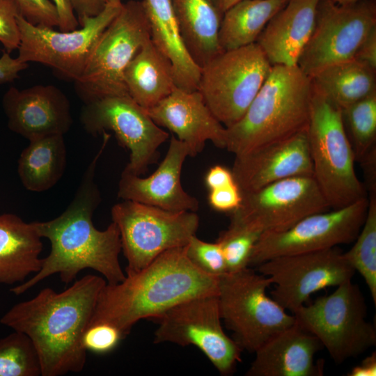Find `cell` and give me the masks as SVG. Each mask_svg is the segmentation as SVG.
Instances as JSON below:
<instances>
[{
	"mask_svg": "<svg viewBox=\"0 0 376 376\" xmlns=\"http://www.w3.org/2000/svg\"><path fill=\"white\" fill-rule=\"evenodd\" d=\"M320 340L295 322L277 333L255 352L246 376H321L324 361L315 354Z\"/></svg>",
	"mask_w": 376,
	"mask_h": 376,
	"instance_id": "cell-22",
	"label": "cell"
},
{
	"mask_svg": "<svg viewBox=\"0 0 376 376\" xmlns=\"http://www.w3.org/2000/svg\"><path fill=\"white\" fill-rule=\"evenodd\" d=\"M106 283L102 276L87 274L61 292L45 288L34 297L12 306L0 323L30 338L42 376L79 373L86 363L82 337Z\"/></svg>",
	"mask_w": 376,
	"mask_h": 376,
	"instance_id": "cell-2",
	"label": "cell"
},
{
	"mask_svg": "<svg viewBox=\"0 0 376 376\" xmlns=\"http://www.w3.org/2000/svg\"><path fill=\"white\" fill-rule=\"evenodd\" d=\"M154 320L155 343L194 345L221 375L233 374L242 361V350L223 329L217 295L190 299Z\"/></svg>",
	"mask_w": 376,
	"mask_h": 376,
	"instance_id": "cell-11",
	"label": "cell"
},
{
	"mask_svg": "<svg viewBox=\"0 0 376 376\" xmlns=\"http://www.w3.org/2000/svg\"><path fill=\"white\" fill-rule=\"evenodd\" d=\"M296 322L315 336L337 364L357 357L376 345V329L367 320L365 298L352 280L336 286L293 313Z\"/></svg>",
	"mask_w": 376,
	"mask_h": 376,
	"instance_id": "cell-8",
	"label": "cell"
},
{
	"mask_svg": "<svg viewBox=\"0 0 376 376\" xmlns=\"http://www.w3.org/2000/svg\"><path fill=\"white\" fill-rule=\"evenodd\" d=\"M125 338L116 327L107 323H97L86 328L82 345L86 351L104 354L116 349Z\"/></svg>",
	"mask_w": 376,
	"mask_h": 376,
	"instance_id": "cell-36",
	"label": "cell"
},
{
	"mask_svg": "<svg viewBox=\"0 0 376 376\" xmlns=\"http://www.w3.org/2000/svg\"><path fill=\"white\" fill-rule=\"evenodd\" d=\"M122 4H107L99 15L84 19L79 29L67 31L34 25L19 13L20 41L17 58L25 63L47 65L75 81L82 73L97 38L119 13Z\"/></svg>",
	"mask_w": 376,
	"mask_h": 376,
	"instance_id": "cell-14",
	"label": "cell"
},
{
	"mask_svg": "<svg viewBox=\"0 0 376 376\" xmlns=\"http://www.w3.org/2000/svg\"><path fill=\"white\" fill-rule=\"evenodd\" d=\"M28 67V63L11 57L10 53L4 52L0 57V84L11 82L17 79L19 73Z\"/></svg>",
	"mask_w": 376,
	"mask_h": 376,
	"instance_id": "cell-42",
	"label": "cell"
},
{
	"mask_svg": "<svg viewBox=\"0 0 376 376\" xmlns=\"http://www.w3.org/2000/svg\"><path fill=\"white\" fill-rule=\"evenodd\" d=\"M218 280L196 268L185 246L168 250L143 269L125 273L122 281L106 283L89 325L107 323L126 337L141 320L157 318L192 298L217 295Z\"/></svg>",
	"mask_w": 376,
	"mask_h": 376,
	"instance_id": "cell-3",
	"label": "cell"
},
{
	"mask_svg": "<svg viewBox=\"0 0 376 376\" xmlns=\"http://www.w3.org/2000/svg\"><path fill=\"white\" fill-rule=\"evenodd\" d=\"M129 96L148 109L176 88L169 59L150 38L138 50L124 72Z\"/></svg>",
	"mask_w": 376,
	"mask_h": 376,
	"instance_id": "cell-26",
	"label": "cell"
},
{
	"mask_svg": "<svg viewBox=\"0 0 376 376\" xmlns=\"http://www.w3.org/2000/svg\"><path fill=\"white\" fill-rule=\"evenodd\" d=\"M19 13L14 0H0V42L6 52L17 49L19 30L17 16Z\"/></svg>",
	"mask_w": 376,
	"mask_h": 376,
	"instance_id": "cell-38",
	"label": "cell"
},
{
	"mask_svg": "<svg viewBox=\"0 0 376 376\" xmlns=\"http://www.w3.org/2000/svg\"><path fill=\"white\" fill-rule=\"evenodd\" d=\"M341 110L355 161L361 162L376 148V91Z\"/></svg>",
	"mask_w": 376,
	"mask_h": 376,
	"instance_id": "cell-32",
	"label": "cell"
},
{
	"mask_svg": "<svg viewBox=\"0 0 376 376\" xmlns=\"http://www.w3.org/2000/svg\"><path fill=\"white\" fill-rule=\"evenodd\" d=\"M58 17V27L61 31H73L77 29L79 22L68 0H53Z\"/></svg>",
	"mask_w": 376,
	"mask_h": 376,
	"instance_id": "cell-44",
	"label": "cell"
},
{
	"mask_svg": "<svg viewBox=\"0 0 376 376\" xmlns=\"http://www.w3.org/2000/svg\"><path fill=\"white\" fill-rule=\"evenodd\" d=\"M80 121L91 134L113 132L130 151L123 172L136 175L144 173L155 162L158 148L169 136L129 95L108 96L84 104Z\"/></svg>",
	"mask_w": 376,
	"mask_h": 376,
	"instance_id": "cell-16",
	"label": "cell"
},
{
	"mask_svg": "<svg viewBox=\"0 0 376 376\" xmlns=\"http://www.w3.org/2000/svg\"><path fill=\"white\" fill-rule=\"evenodd\" d=\"M111 212L127 261L125 273L143 269L168 250L185 246L199 226L196 212L169 211L132 201L115 204Z\"/></svg>",
	"mask_w": 376,
	"mask_h": 376,
	"instance_id": "cell-9",
	"label": "cell"
},
{
	"mask_svg": "<svg viewBox=\"0 0 376 376\" xmlns=\"http://www.w3.org/2000/svg\"><path fill=\"white\" fill-rule=\"evenodd\" d=\"M256 267L274 285L271 297L292 314L315 292L352 280L355 272L337 246L273 258Z\"/></svg>",
	"mask_w": 376,
	"mask_h": 376,
	"instance_id": "cell-17",
	"label": "cell"
},
{
	"mask_svg": "<svg viewBox=\"0 0 376 376\" xmlns=\"http://www.w3.org/2000/svg\"><path fill=\"white\" fill-rule=\"evenodd\" d=\"M106 2H107V4L113 5V6H119L123 3L121 2V0H106Z\"/></svg>",
	"mask_w": 376,
	"mask_h": 376,
	"instance_id": "cell-48",
	"label": "cell"
},
{
	"mask_svg": "<svg viewBox=\"0 0 376 376\" xmlns=\"http://www.w3.org/2000/svg\"><path fill=\"white\" fill-rule=\"evenodd\" d=\"M150 38L143 1L130 0L123 3L97 38L82 73L74 81L77 93L84 104L108 96L129 95L124 72Z\"/></svg>",
	"mask_w": 376,
	"mask_h": 376,
	"instance_id": "cell-7",
	"label": "cell"
},
{
	"mask_svg": "<svg viewBox=\"0 0 376 376\" xmlns=\"http://www.w3.org/2000/svg\"><path fill=\"white\" fill-rule=\"evenodd\" d=\"M319 0H289L267 22L256 43L272 65H297L312 34Z\"/></svg>",
	"mask_w": 376,
	"mask_h": 376,
	"instance_id": "cell-23",
	"label": "cell"
},
{
	"mask_svg": "<svg viewBox=\"0 0 376 376\" xmlns=\"http://www.w3.org/2000/svg\"><path fill=\"white\" fill-rule=\"evenodd\" d=\"M307 134L313 177L330 209L368 197L355 171L342 110L313 86Z\"/></svg>",
	"mask_w": 376,
	"mask_h": 376,
	"instance_id": "cell-5",
	"label": "cell"
},
{
	"mask_svg": "<svg viewBox=\"0 0 376 376\" xmlns=\"http://www.w3.org/2000/svg\"><path fill=\"white\" fill-rule=\"evenodd\" d=\"M41 238L33 222L14 214H0V284L21 283L40 271Z\"/></svg>",
	"mask_w": 376,
	"mask_h": 376,
	"instance_id": "cell-25",
	"label": "cell"
},
{
	"mask_svg": "<svg viewBox=\"0 0 376 376\" xmlns=\"http://www.w3.org/2000/svg\"><path fill=\"white\" fill-rule=\"evenodd\" d=\"M269 278L253 267L219 276L220 315L242 351L254 353L271 337L295 322L290 314L266 291Z\"/></svg>",
	"mask_w": 376,
	"mask_h": 376,
	"instance_id": "cell-6",
	"label": "cell"
},
{
	"mask_svg": "<svg viewBox=\"0 0 376 376\" xmlns=\"http://www.w3.org/2000/svg\"><path fill=\"white\" fill-rule=\"evenodd\" d=\"M210 207L216 211L232 212L241 204L242 193L236 182L209 190L207 196Z\"/></svg>",
	"mask_w": 376,
	"mask_h": 376,
	"instance_id": "cell-39",
	"label": "cell"
},
{
	"mask_svg": "<svg viewBox=\"0 0 376 376\" xmlns=\"http://www.w3.org/2000/svg\"><path fill=\"white\" fill-rule=\"evenodd\" d=\"M80 24L84 19L99 15L107 6L106 0H68Z\"/></svg>",
	"mask_w": 376,
	"mask_h": 376,
	"instance_id": "cell-41",
	"label": "cell"
},
{
	"mask_svg": "<svg viewBox=\"0 0 376 376\" xmlns=\"http://www.w3.org/2000/svg\"><path fill=\"white\" fill-rule=\"evenodd\" d=\"M236 182L230 170L221 165L212 166L205 176L208 190L214 189Z\"/></svg>",
	"mask_w": 376,
	"mask_h": 376,
	"instance_id": "cell-43",
	"label": "cell"
},
{
	"mask_svg": "<svg viewBox=\"0 0 376 376\" xmlns=\"http://www.w3.org/2000/svg\"><path fill=\"white\" fill-rule=\"evenodd\" d=\"M260 233L230 224L217 240L222 250L226 272H235L249 267L250 257Z\"/></svg>",
	"mask_w": 376,
	"mask_h": 376,
	"instance_id": "cell-34",
	"label": "cell"
},
{
	"mask_svg": "<svg viewBox=\"0 0 376 376\" xmlns=\"http://www.w3.org/2000/svg\"><path fill=\"white\" fill-rule=\"evenodd\" d=\"M348 376H375L376 352H373L365 357L359 364L355 366L347 374Z\"/></svg>",
	"mask_w": 376,
	"mask_h": 376,
	"instance_id": "cell-45",
	"label": "cell"
},
{
	"mask_svg": "<svg viewBox=\"0 0 376 376\" xmlns=\"http://www.w3.org/2000/svg\"><path fill=\"white\" fill-rule=\"evenodd\" d=\"M187 157H191L187 145L172 135L165 157L150 175L141 178L122 172L118 196L169 211H197L198 201L184 190L180 181Z\"/></svg>",
	"mask_w": 376,
	"mask_h": 376,
	"instance_id": "cell-20",
	"label": "cell"
},
{
	"mask_svg": "<svg viewBox=\"0 0 376 376\" xmlns=\"http://www.w3.org/2000/svg\"><path fill=\"white\" fill-rule=\"evenodd\" d=\"M354 58L376 70V26L370 31L361 43Z\"/></svg>",
	"mask_w": 376,
	"mask_h": 376,
	"instance_id": "cell-40",
	"label": "cell"
},
{
	"mask_svg": "<svg viewBox=\"0 0 376 376\" xmlns=\"http://www.w3.org/2000/svg\"><path fill=\"white\" fill-rule=\"evenodd\" d=\"M368 196L306 216L290 228L260 235L250 257L253 267L273 258L318 251L354 242L366 217Z\"/></svg>",
	"mask_w": 376,
	"mask_h": 376,
	"instance_id": "cell-13",
	"label": "cell"
},
{
	"mask_svg": "<svg viewBox=\"0 0 376 376\" xmlns=\"http://www.w3.org/2000/svg\"><path fill=\"white\" fill-rule=\"evenodd\" d=\"M8 127L29 141L64 135L72 125L70 103L54 85L10 87L2 98Z\"/></svg>",
	"mask_w": 376,
	"mask_h": 376,
	"instance_id": "cell-18",
	"label": "cell"
},
{
	"mask_svg": "<svg viewBox=\"0 0 376 376\" xmlns=\"http://www.w3.org/2000/svg\"><path fill=\"white\" fill-rule=\"evenodd\" d=\"M288 1L241 0L224 13L219 44L222 51L255 43L271 18Z\"/></svg>",
	"mask_w": 376,
	"mask_h": 376,
	"instance_id": "cell-29",
	"label": "cell"
},
{
	"mask_svg": "<svg viewBox=\"0 0 376 376\" xmlns=\"http://www.w3.org/2000/svg\"><path fill=\"white\" fill-rule=\"evenodd\" d=\"M150 39L171 63L176 87L197 91L201 67L188 52L171 0H143Z\"/></svg>",
	"mask_w": 376,
	"mask_h": 376,
	"instance_id": "cell-24",
	"label": "cell"
},
{
	"mask_svg": "<svg viewBox=\"0 0 376 376\" xmlns=\"http://www.w3.org/2000/svg\"><path fill=\"white\" fill-rule=\"evenodd\" d=\"M375 26L373 0L344 5L333 0H319L314 28L297 65L311 78L329 65L353 59Z\"/></svg>",
	"mask_w": 376,
	"mask_h": 376,
	"instance_id": "cell-12",
	"label": "cell"
},
{
	"mask_svg": "<svg viewBox=\"0 0 376 376\" xmlns=\"http://www.w3.org/2000/svg\"><path fill=\"white\" fill-rule=\"evenodd\" d=\"M240 1L241 0H213L217 7L222 13Z\"/></svg>",
	"mask_w": 376,
	"mask_h": 376,
	"instance_id": "cell-46",
	"label": "cell"
},
{
	"mask_svg": "<svg viewBox=\"0 0 376 376\" xmlns=\"http://www.w3.org/2000/svg\"><path fill=\"white\" fill-rule=\"evenodd\" d=\"M38 353L30 338L14 331L0 338V376H39Z\"/></svg>",
	"mask_w": 376,
	"mask_h": 376,
	"instance_id": "cell-33",
	"label": "cell"
},
{
	"mask_svg": "<svg viewBox=\"0 0 376 376\" xmlns=\"http://www.w3.org/2000/svg\"><path fill=\"white\" fill-rule=\"evenodd\" d=\"M186 48L200 67L221 53L219 30L224 13L213 0H171Z\"/></svg>",
	"mask_w": 376,
	"mask_h": 376,
	"instance_id": "cell-27",
	"label": "cell"
},
{
	"mask_svg": "<svg viewBox=\"0 0 376 376\" xmlns=\"http://www.w3.org/2000/svg\"><path fill=\"white\" fill-rule=\"evenodd\" d=\"M63 135H50L29 141L18 159L17 173L29 191L41 192L54 186L66 166Z\"/></svg>",
	"mask_w": 376,
	"mask_h": 376,
	"instance_id": "cell-28",
	"label": "cell"
},
{
	"mask_svg": "<svg viewBox=\"0 0 376 376\" xmlns=\"http://www.w3.org/2000/svg\"><path fill=\"white\" fill-rule=\"evenodd\" d=\"M146 110L157 125L167 128L187 145L191 157L201 152L207 141L226 149V127L214 116L198 90L187 91L176 87Z\"/></svg>",
	"mask_w": 376,
	"mask_h": 376,
	"instance_id": "cell-21",
	"label": "cell"
},
{
	"mask_svg": "<svg viewBox=\"0 0 376 376\" xmlns=\"http://www.w3.org/2000/svg\"><path fill=\"white\" fill-rule=\"evenodd\" d=\"M286 1H289V0H286Z\"/></svg>",
	"mask_w": 376,
	"mask_h": 376,
	"instance_id": "cell-49",
	"label": "cell"
},
{
	"mask_svg": "<svg viewBox=\"0 0 376 376\" xmlns=\"http://www.w3.org/2000/svg\"><path fill=\"white\" fill-rule=\"evenodd\" d=\"M19 14L30 23L54 28L58 26L56 6L49 0H14Z\"/></svg>",
	"mask_w": 376,
	"mask_h": 376,
	"instance_id": "cell-37",
	"label": "cell"
},
{
	"mask_svg": "<svg viewBox=\"0 0 376 376\" xmlns=\"http://www.w3.org/2000/svg\"><path fill=\"white\" fill-rule=\"evenodd\" d=\"M185 249L189 260L203 273L219 277L226 272L224 254L217 242H205L195 235Z\"/></svg>",
	"mask_w": 376,
	"mask_h": 376,
	"instance_id": "cell-35",
	"label": "cell"
},
{
	"mask_svg": "<svg viewBox=\"0 0 376 376\" xmlns=\"http://www.w3.org/2000/svg\"><path fill=\"white\" fill-rule=\"evenodd\" d=\"M104 133L103 142L86 171L74 198L65 211L47 221H33L40 237L51 244L49 255L42 258L40 271L31 279L11 288L10 291L20 295L46 278L58 274L65 284L77 279L85 269L101 274L107 283L115 284L125 277L119 262L121 251L120 232L111 222L100 230L93 222V215L101 201L95 182L97 162L110 138Z\"/></svg>",
	"mask_w": 376,
	"mask_h": 376,
	"instance_id": "cell-1",
	"label": "cell"
},
{
	"mask_svg": "<svg viewBox=\"0 0 376 376\" xmlns=\"http://www.w3.org/2000/svg\"><path fill=\"white\" fill-rule=\"evenodd\" d=\"M330 207L313 176L283 179L242 193L230 224L260 234L285 230L311 214Z\"/></svg>",
	"mask_w": 376,
	"mask_h": 376,
	"instance_id": "cell-15",
	"label": "cell"
},
{
	"mask_svg": "<svg viewBox=\"0 0 376 376\" xmlns=\"http://www.w3.org/2000/svg\"><path fill=\"white\" fill-rule=\"evenodd\" d=\"M311 80L315 88L340 109L376 91L375 70L354 58L329 65Z\"/></svg>",
	"mask_w": 376,
	"mask_h": 376,
	"instance_id": "cell-30",
	"label": "cell"
},
{
	"mask_svg": "<svg viewBox=\"0 0 376 376\" xmlns=\"http://www.w3.org/2000/svg\"><path fill=\"white\" fill-rule=\"evenodd\" d=\"M368 207L354 244L344 257L363 277L376 304V192L369 193Z\"/></svg>",
	"mask_w": 376,
	"mask_h": 376,
	"instance_id": "cell-31",
	"label": "cell"
},
{
	"mask_svg": "<svg viewBox=\"0 0 376 376\" xmlns=\"http://www.w3.org/2000/svg\"><path fill=\"white\" fill-rule=\"evenodd\" d=\"M334 1H335L336 3H338V4H350V3H355L359 0H333Z\"/></svg>",
	"mask_w": 376,
	"mask_h": 376,
	"instance_id": "cell-47",
	"label": "cell"
},
{
	"mask_svg": "<svg viewBox=\"0 0 376 376\" xmlns=\"http://www.w3.org/2000/svg\"><path fill=\"white\" fill-rule=\"evenodd\" d=\"M272 68L256 42L224 51L201 67L198 91L227 128L244 116Z\"/></svg>",
	"mask_w": 376,
	"mask_h": 376,
	"instance_id": "cell-10",
	"label": "cell"
},
{
	"mask_svg": "<svg viewBox=\"0 0 376 376\" xmlns=\"http://www.w3.org/2000/svg\"><path fill=\"white\" fill-rule=\"evenodd\" d=\"M313 84L298 65H272L244 116L226 128V149L235 157L307 128Z\"/></svg>",
	"mask_w": 376,
	"mask_h": 376,
	"instance_id": "cell-4",
	"label": "cell"
},
{
	"mask_svg": "<svg viewBox=\"0 0 376 376\" xmlns=\"http://www.w3.org/2000/svg\"><path fill=\"white\" fill-rule=\"evenodd\" d=\"M231 171L242 193L289 178L313 176L307 128L235 157Z\"/></svg>",
	"mask_w": 376,
	"mask_h": 376,
	"instance_id": "cell-19",
	"label": "cell"
}]
</instances>
